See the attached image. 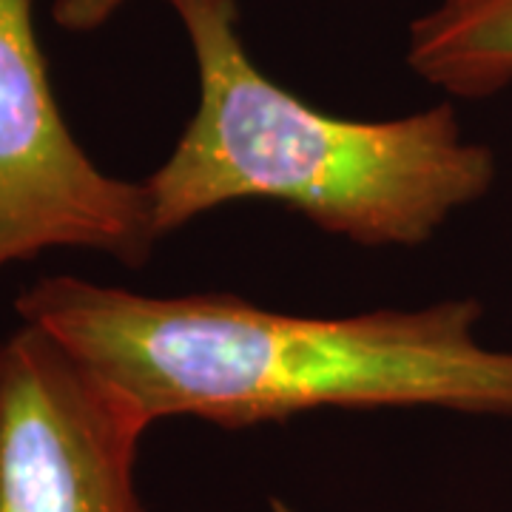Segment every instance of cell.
<instances>
[{
  "mask_svg": "<svg viewBox=\"0 0 512 512\" xmlns=\"http://www.w3.org/2000/svg\"><path fill=\"white\" fill-rule=\"evenodd\" d=\"M200 97L143 185L160 239L237 202H274L359 248H419L490 194L498 165L450 103L350 120L279 86L248 55L239 0H165Z\"/></svg>",
  "mask_w": 512,
  "mask_h": 512,
  "instance_id": "obj_2",
  "label": "cell"
},
{
  "mask_svg": "<svg viewBox=\"0 0 512 512\" xmlns=\"http://www.w3.org/2000/svg\"><path fill=\"white\" fill-rule=\"evenodd\" d=\"M404 60L450 97L501 94L512 86V0H439L410 23Z\"/></svg>",
  "mask_w": 512,
  "mask_h": 512,
  "instance_id": "obj_5",
  "label": "cell"
},
{
  "mask_svg": "<svg viewBox=\"0 0 512 512\" xmlns=\"http://www.w3.org/2000/svg\"><path fill=\"white\" fill-rule=\"evenodd\" d=\"M128 0H55L52 20L74 35H89L109 23Z\"/></svg>",
  "mask_w": 512,
  "mask_h": 512,
  "instance_id": "obj_6",
  "label": "cell"
},
{
  "mask_svg": "<svg viewBox=\"0 0 512 512\" xmlns=\"http://www.w3.org/2000/svg\"><path fill=\"white\" fill-rule=\"evenodd\" d=\"M15 311L151 424L188 416L242 430L313 410L384 407L512 419V350L481 342L478 299L308 316L234 293L148 296L43 276L18 293Z\"/></svg>",
  "mask_w": 512,
  "mask_h": 512,
  "instance_id": "obj_1",
  "label": "cell"
},
{
  "mask_svg": "<svg viewBox=\"0 0 512 512\" xmlns=\"http://www.w3.org/2000/svg\"><path fill=\"white\" fill-rule=\"evenodd\" d=\"M157 242L146 185L106 174L66 123L32 0H0V271L49 251L143 268Z\"/></svg>",
  "mask_w": 512,
  "mask_h": 512,
  "instance_id": "obj_3",
  "label": "cell"
},
{
  "mask_svg": "<svg viewBox=\"0 0 512 512\" xmlns=\"http://www.w3.org/2000/svg\"><path fill=\"white\" fill-rule=\"evenodd\" d=\"M151 421L37 325L0 342V512H143Z\"/></svg>",
  "mask_w": 512,
  "mask_h": 512,
  "instance_id": "obj_4",
  "label": "cell"
}]
</instances>
